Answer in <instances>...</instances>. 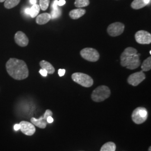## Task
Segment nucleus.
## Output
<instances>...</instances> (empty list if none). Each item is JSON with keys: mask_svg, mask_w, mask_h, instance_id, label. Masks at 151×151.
<instances>
[{"mask_svg": "<svg viewBox=\"0 0 151 151\" xmlns=\"http://www.w3.org/2000/svg\"><path fill=\"white\" fill-rule=\"evenodd\" d=\"M66 3V1L65 0H60L58 1V6H62L64 5Z\"/></svg>", "mask_w": 151, "mask_h": 151, "instance_id": "28", "label": "nucleus"}, {"mask_svg": "<svg viewBox=\"0 0 151 151\" xmlns=\"http://www.w3.org/2000/svg\"><path fill=\"white\" fill-rule=\"evenodd\" d=\"M58 0H54L52 4V9L53 10H56L58 9Z\"/></svg>", "mask_w": 151, "mask_h": 151, "instance_id": "25", "label": "nucleus"}, {"mask_svg": "<svg viewBox=\"0 0 151 151\" xmlns=\"http://www.w3.org/2000/svg\"><path fill=\"white\" fill-rule=\"evenodd\" d=\"M116 145L112 142L105 143L101 148L100 151H115Z\"/></svg>", "mask_w": 151, "mask_h": 151, "instance_id": "19", "label": "nucleus"}, {"mask_svg": "<svg viewBox=\"0 0 151 151\" xmlns=\"http://www.w3.org/2000/svg\"><path fill=\"white\" fill-rule=\"evenodd\" d=\"M5 0H0V2H4Z\"/></svg>", "mask_w": 151, "mask_h": 151, "instance_id": "32", "label": "nucleus"}, {"mask_svg": "<svg viewBox=\"0 0 151 151\" xmlns=\"http://www.w3.org/2000/svg\"><path fill=\"white\" fill-rule=\"evenodd\" d=\"M125 29V25L119 22L111 24L107 29V32L111 37H118L121 35Z\"/></svg>", "mask_w": 151, "mask_h": 151, "instance_id": "6", "label": "nucleus"}, {"mask_svg": "<svg viewBox=\"0 0 151 151\" xmlns=\"http://www.w3.org/2000/svg\"><path fill=\"white\" fill-rule=\"evenodd\" d=\"M138 53V51L133 48L128 47L121 53V64L122 67H125L128 61L135 54Z\"/></svg>", "mask_w": 151, "mask_h": 151, "instance_id": "8", "label": "nucleus"}, {"mask_svg": "<svg viewBox=\"0 0 151 151\" xmlns=\"http://www.w3.org/2000/svg\"><path fill=\"white\" fill-rule=\"evenodd\" d=\"M30 3L32 4L33 5H35L37 3V0H30Z\"/></svg>", "mask_w": 151, "mask_h": 151, "instance_id": "31", "label": "nucleus"}, {"mask_svg": "<svg viewBox=\"0 0 151 151\" xmlns=\"http://www.w3.org/2000/svg\"><path fill=\"white\" fill-rule=\"evenodd\" d=\"M14 39L16 43L20 47H25L28 45L29 39L22 31H18L15 35Z\"/></svg>", "mask_w": 151, "mask_h": 151, "instance_id": "12", "label": "nucleus"}, {"mask_svg": "<svg viewBox=\"0 0 151 151\" xmlns=\"http://www.w3.org/2000/svg\"><path fill=\"white\" fill-rule=\"evenodd\" d=\"M150 0H134L131 3V7L135 10H139L147 6Z\"/></svg>", "mask_w": 151, "mask_h": 151, "instance_id": "14", "label": "nucleus"}, {"mask_svg": "<svg viewBox=\"0 0 151 151\" xmlns=\"http://www.w3.org/2000/svg\"><path fill=\"white\" fill-rule=\"evenodd\" d=\"M40 6L37 5L35 4L32 6L31 8H26L25 10V12L27 15H29L32 18H35L38 16L39 11H40Z\"/></svg>", "mask_w": 151, "mask_h": 151, "instance_id": "15", "label": "nucleus"}, {"mask_svg": "<svg viewBox=\"0 0 151 151\" xmlns=\"http://www.w3.org/2000/svg\"><path fill=\"white\" fill-rule=\"evenodd\" d=\"M8 74L16 80H22L29 76V70L26 63L16 58H10L6 64Z\"/></svg>", "mask_w": 151, "mask_h": 151, "instance_id": "1", "label": "nucleus"}, {"mask_svg": "<svg viewBox=\"0 0 151 151\" xmlns=\"http://www.w3.org/2000/svg\"><path fill=\"white\" fill-rule=\"evenodd\" d=\"M141 68L143 72H147L151 70V57H149L146 60H144L142 64L141 65Z\"/></svg>", "mask_w": 151, "mask_h": 151, "instance_id": "20", "label": "nucleus"}, {"mask_svg": "<svg viewBox=\"0 0 151 151\" xmlns=\"http://www.w3.org/2000/svg\"><path fill=\"white\" fill-rule=\"evenodd\" d=\"M60 11L59 9H57L56 10H53L51 12V14H50L51 19H54L57 18L58 17H59L60 16Z\"/></svg>", "mask_w": 151, "mask_h": 151, "instance_id": "24", "label": "nucleus"}, {"mask_svg": "<svg viewBox=\"0 0 151 151\" xmlns=\"http://www.w3.org/2000/svg\"><path fill=\"white\" fill-rule=\"evenodd\" d=\"M50 19V14L48 13H43L37 16L36 19V22L39 25H44L48 22Z\"/></svg>", "mask_w": 151, "mask_h": 151, "instance_id": "17", "label": "nucleus"}, {"mask_svg": "<svg viewBox=\"0 0 151 151\" xmlns=\"http://www.w3.org/2000/svg\"><path fill=\"white\" fill-rule=\"evenodd\" d=\"M72 79L75 82L85 87H90L93 84V80L90 76L87 74L76 72L72 75Z\"/></svg>", "mask_w": 151, "mask_h": 151, "instance_id": "3", "label": "nucleus"}, {"mask_svg": "<svg viewBox=\"0 0 151 151\" xmlns=\"http://www.w3.org/2000/svg\"><path fill=\"white\" fill-rule=\"evenodd\" d=\"M20 0H6L5 2L4 6L7 9H10L16 6L20 2Z\"/></svg>", "mask_w": 151, "mask_h": 151, "instance_id": "21", "label": "nucleus"}, {"mask_svg": "<svg viewBox=\"0 0 151 151\" xmlns=\"http://www.w3.org/2000/svg\"><path fill=\"white\" fill-rule=\"evenodd\" d=\"M146 75L144 72L141 70L131 74L128 78V82L133 86H137L140 84L142 81L145 80Z\"/></svg>", "mask_w": 151, "mask_h": 151, "instance_id": "10", "label": "nucleus"}, {"mask_svg": "<svg viewBox=\"0 0 151 151\" xmlns=\"http://www.w3.org/2000/svg\"><path fill=\"white\" fill-rule=\"evenodd\" d=\"M52 115H53V112L51 111L50 110H47L45 111L43 116H40V118L36 119L34 118H32L30 121L34 125H35L37 127L41 129H44L47 126V118L49 116H51Z\"/></svg>", "mask_w": 151, "mask_h": 151, "instance_id": "7", "label": "nucleus"}, {"mask_svg": "<svg viewBox=\"0 0 151 151\" xmlns=\"http://www.w3.org/2000/svg\"><path fill=\"white\" fill-rule=\"evenodd\" d=\"M66 72V70L64 69H60L58 70V74L60 77H62L64 75Z\"/></svg>", "mask_w": 151, "mask_h": 151, "instance_id": "27", "label": "nucleus"}, {"mask_svg": "<svg viewBox=\"0 0 151 151\" xmlns=\"http://www.w3.org/2000/svg\"><path fill=\"white\" fill-rule=\"evenodd\" d=\"M150 54H151V51H150Z\"/></svg>", "mask_w": 151, "mask_h": 151, "instance_id": "34", "label": "nucleus"}, {"mask_svg": "<svg viewBox=\"0 0 151 151\" xmlns=\"http://www.w3.org/2000/svg\"><path fill=\"white\" fill-rule=\"evenodd\" d=\"M50 0H40V8L43 10L45 11L47 10L49 6Z\"/></svg>", "mask_w": 151, "mask_h": 151, "instance_id": "23", "label": "nucleus"}, {"mask_svg": "<svg viewBox=\"0 0 151 151\" xmlns=\"http://www.w3.org/2000/svg\"><path fill=\"white\" fill-rule=\"evenodd\" d=\"M151 147H150V148H149V150H148V151H151Z\"/></svg>", "mask_w": 151, "mask_h": 151, "instance_id": "33", "label": "nucleus"}, {"mask_svg": "<svg viewBox=\"0 0 151 151\" xmlns=\"http://www.w3.org/2000/svg\"><path fill=\"white\" fill-rule=\"evenodd\" d=\"M86 14V10L81 8L71 10L70 12V16L73 20H76L81 18Z\"/></svg>", "mask_w": 151, "mask_h": 151, "instance_id": "16", "label": "nucleus"}, {"mask_svg": "<svg viewBox=\"0 0 151 151\" xmlns=\"http://www.w3.org/2000/svg\"><path fill=\"white\" fill-rule=\"evenodd\" d=\"M14 130H15V131H17L19 130L20 129V124H15V125H14Z\"/></svg>", "mask_w": 151, "mask_h": 151, "instance_id": "29", "label": "nucleus"}, {"mask_svg": "<svg viewBox=\"0 0 151 151\" xmlns=\"http://www.w3.org/2000/svg\"><path fill=\"white\" fill-rule=\"evenodd\" d=\"M110 94V89L106 86L102 85L93 91L91 94V99L95 102H102L109 98Z\"/></svg>", "mask_w": 151, "mask_h": 151, "instance_id": "2", "label": "nucleus"}, {"mask_svg": "<svg viewBox=\"0 0 151 151\" xmlns=\"http://www.w3.org/2000/svg\"><path fill=\"white\" fill-rule=\"evenodd\" d=\"M39 73H40V74L44 77H46L48 74V72H47V70H43V69H41L39 70Z\"/></svg>", "mask_w": 151, "mask_h": 151, "instance_id": "26", "label": "nucleus"}, {"mask_svg": "<svg viewBox=\"0 0 151 151\" xmlns=\"http://www.w3.org/2000/svg\"><path fill=\"white\" fill-rule=\"evenodd\" d=\"M148 118V111L143 107H138L134 109L131 118L133 121L137 124H141L146 121Z\"/></svg>", "mask_w": 151, "mask_h": 151, "instance_id": "4", "label": "nucleus"}, {"mask_svg": "<svg viewBox=\"0 0 151 151\" xmlns=\"http://www.w3.org/2000/svg\"><path fill=\"white\" fill-rule=\"evenodd\" d=\"M81 57L85 60L95 62L99 60L100 54L98 50L92 48H85L81 50Z\"/></svg>", "mask_w": 151, "mask_h": 151, "instance_id": "5", "label": "nucleus"}, {"mask_svg": "<svg viewBox=\"0 0 151 151\" xmlns=\"http://www.w3.org/2000/svg\"><path fill=\"white\" fill-rule=\"evenodd\" d=\"M20 130L26 135H33L35 132V126L28 121H22L20 123Z\"/></svg>", "mask_w": 151, "mask_h": 151, "instance_id": "11", "label": "nucleus"}, {"mask_svg": "<svg viewBox=\"0 0 151 151\" xmlns=\"http://www.w3.org/2000/svg\"><path fill=\"white\" fill-rule=\"evenodd\" d=\"M141 54L139 53H137L136 54L134 55L131 60L128 61L125 67L129 70H135L139 67L141 65V60L139 59Z\"/></svg>", "mask_w": 151, "mask_h": 151, "instance_id": "13", "label": "nucleus"}, {"mask_svg": "<svg viewBox=\"0 0 151 151\" xmlns=\"http://www.w3.org/2000/svg\"><path fill=\"white\" fill-rule=\"evenodd\" d=\"M90 4L89 0H76L74 2V5L78 8H82L86 7Z\"/></svg>", "mask_w": 151, "mask_h": 151, "instance_id": "22", "label": "nucleus"}, {"mask_svg": "<svg viewBox=\"0 0 151 151\" xmlns=\"http://www.w3.org/2000/svg\"><path fill=\"white\" fill-rule=\"evenodd\" d=\"M39 64L42 69L47 70V72H48V74H52L54 73L55 68L49 62L46 60H43L40 61Z\"/></svg>", "mask_w": 151, "mask_h": 151, "instance_id": "18", "label": "nucleus"}, {"mask_svg": "<svg viewBox=\"0 0 151 151\" xmlns=\"http://www.w3.org/2000/svg\"><path fill=\"white\" fill-rule=\"evenodd\" d=\"M136 41L141 44H149L151 43V35L145 30H139L135 34Z\"/></svg>", "mask_w": 151, "mask_h": 151, "instance_id": "9", "label": "nucleus"}, {"mask_svg": "<svg viewBox=\"0 0 151 151\" xmlns=\"http://www.w3.org/2000/svg\"><path fill=\"white\" fill-rule=\"evenodd\" d=\"M47 123H51L53 122L54 120L51 116H49L47 118Z\"/></svg>", "mask_w": 151, "mask_h": 151, "instance_id": "30", "label": "nucleus"}]
</instances>
